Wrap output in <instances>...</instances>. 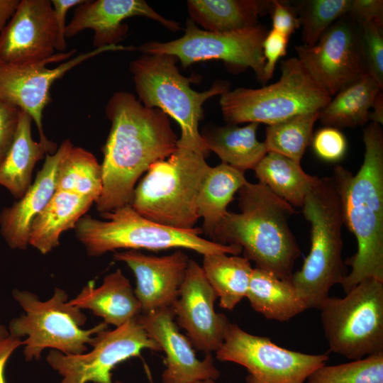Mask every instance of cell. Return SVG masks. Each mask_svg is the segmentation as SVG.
<instances>
[{
    "label": "cell",
    "instance_id": "obj_13",
    "mask_svg": "<svg viewBox=\"0 0 383 383\" xmlns=\"http://www.w3.org/2000/svg\"><path fill=\"white\" fill-rule=\"evenodd\" d=\"M138 316L114 330L99 333L88 353L65 355L51 350L46 360L62 376L60 383H122L112 378L111 371L118 364L140 356L144 349L161 351Z\"/></svg>",
    "mask_w": 383,
    "mask_h": 383
},
{
    "label": "cell",
    "instance_id": "obj_12",
    "mask_svg": "<svg viewBox=\"0 0 383 383\" xmlns=\"http://www.w3.org/2000/svg\"><path fill=\"white\" fill-rule=\"evenodd\" d=\"M216 356L220 361L245 367L247 383H305L311 373L328 360L327 354L288 350L232 323Z\"/></svg>",
    "mask_w": 383,
    "mask_h": 383
},
{
    "label": "cell",
    "instance_id": "obj_32",
    "mask_svg": "<svg viewBox=\"0 0 383 383\" xmlns=\"http://www.w3.org/2000/svg\"><path fill=\"white\" fill-rule=\"evenodd\" d=\"M102 190L101 165L91 152L73 145L58 165L55 191L89 197L96 204Z\"/></svg>",
    "mask_w": 383,
    "mask_h": 383
},
{
    "label": "cell",
    "instance_id": "obj_42",
    "mask_svg": "<svg viewBox=\"0 0 383 383\" xmlns=\"http://www.w3.org/2000/svg\"><path fill=\"white\" fill-rule=\"evenodd\" d=\"M84 0H52L54 17L57 27V42L55 50L64 52L67 49L65 30L66 16L68 11L82 4Z\"/></svg>",
    "mask_w": 383,
    "mask_h": 383
},
{
    "label": "cell",
    "instance_id": "obj_1",
    "mask_svg": "<svg viewBox=\"0 0 383 383\" xmlns=\"http://www.w3.org/2000/svg\"><path fill=\"white\" fill-rule=\"evenodd\" d=\"M105 113L111 126L103 148V190L96 203L100 213L131 205L140 177L154 162L169 157L178 137L167 115L148 108L130 92H115Z\"/></svg>",
    "mask_w": 383,
    "mask_h": 383
},
{
    "label": "cell",
    "instance_id": "obj_29",
    "mask_svg": "<svg viewBox=\"0 0 383 383\" xmlns=\"http://www.w3.org/2000/svg\"><path fill=\"white\" fill-rule=\"evenodd\" d=\"M253 170L259 183L294 208L303 206L319 180L305 172L301 162L273 152H268Z\"/></svg>",
    "mask_w": 383,
    "mask_h": 383
},
{
    "label": "cell",
    "instance_id": "obj_30",
    "mask_svg": "<svg viewBox=\"0 0 383 383\" xmlns=\"http://www.w3.org/2000/svg\"><path fill=\"white\" fill-rule=\"evenodd\" d=\"M382 90L366 74L338 92L320 111L318 119L324 126L338 129L362 126L369 120L372 104Z\"/></svg>",
    "mask_w": 383,
    "mask_h": 383
},
{
    "label": "cell",
    "instance_id": "obj_4",
    "mask_svg": "<svg viewBox=\"0 0 383 383\" xmlns=\"http://www.w3.org/2000/svg\"><path fill=\"white\" fill-rule=\"evenodd\" d=\"M301 209L311 226V248L291 282L308 309H319L331 288L340 284L346 275L342 259V206L332 177L319 178Z\"/></svg>",
    "mask_w": 383,
    "mask_h": 383
},
{
    "label": "cell",
    "instance_id": "obj_21",
    "mask_svg": "<svg viewBox=\"0 0 383 383\" xmlns=\"http://www.w3.org/2000/svg\"><path fill=\"white\" fill-rule=\"evenodd\" d=\"M72 146V142L66 139L55 152L47 154L42 168L25 194L11 206L1 210L0 232L11 249L28 248L32 222L55 192L58 165Z\"/></svg>",
    "mask_w": 383,
    "mask_h": 383
},
{
    "label": "cell",
    "instance_id": "obj_37",
    "mask_svg": "<svg viewBox=\"0 0 383 383\" xmlns=\"http://www.w3.org/2000/svg\"><path fill=\"white\" fill-rule=\"evenodd\" d=\"M314 153L321 160L335 162L347 151V140L340 129L324 126L313 135L311 142Z\"/></svg>",
    "mask_w": 383,
    "mask_h": 383
},
{
    "label": "cell",
    "instance_id": "obj_34",
    "mask_svg": "<svg viewBox=\"0 0 383 383\" xmlns=\"http://www.w3.org/2000/svg\"><path fill=\"white\" fill-rule=\"evenodd\" d=\"M350 0H305L294 6L302 28L304 45H315L337 20L347 15Z\"/></svg>",
    "mask_w": 383,
    "mask_h": 383
},
{
    "label": "cell",
    "instance_id": "obj_5",
    "mask_svg": "<svg viewBox=\"0 0 383 383\" xmlns=\"http://www.w3.org/2000/svg\"><path fill=\"white\" fill-rule=\"evenodd\" d=\"M104 220L83 216L74 231L78 240L89 256H99L118 249L162 250L184 248L202 255L225 253L238 255L242 248L221 244L201 236V228L181 230L150 221L135 211L131 205L100 213Z\"/></svg>",
    "mask_w": 383,
    "mask_h": 383
},
{
    "label": "cell",
    "instance_id": "obj_47",
    "mask_svg": "<svg viewBox=\"0 0 383 383\" xmlns=\"http://www.w3.org/2000/svg\"><path fill=\"white\" fill-rule=\"evenodd\" d=\"M194 383H214V380H213V379H205V380L197 381V382H195Z\"/></svg>",
    "mask_w": 383,
    "mask_h": 383
},
{
    "label": "cell",
    "instance_id": "obj_17",
    "mask_svg": "<svg viewBox=\"0 0 383 383\" xmlns=\"http://www.w3.org/2000/svg\"><path fill=\"white\" fill-rule=\"evenodd\" d=\"M218 298L198 263L189 260L179 296L172 306L177 324L187 332L193 347L206 353L216 352L231 323L215 311Z\"/></svg>",
    "mask_w": 383,
    "mask_h": 383
},
{
    "label": "cell",
    "instance_id": "obj_2",
    "mask_svg": "<svg viewBox=\"0 0 383 383\" xmlns=\"http://www.w3.org/2000/svg\"><path fill=\"white\" fill-rule=\"evenodd\" d=\"M365 155L355 174L340 165L332 178L342 206L344 225L355 235L357 250L345 262L351 271L340 283L345 293L360 282H383V132L371 122L363 130Z\"/></svg>",
    "mask_w": 383,
    "mask_h": 383
},
{
    "label": "cell",
    "instance_id": "obj_43",
    "mask_svg": "<svg viewBox=\"0 0 383 383\" xmlns=\"http://www.w3.org/2000/svg\"><path fill=\"white\" fill-rule=\"evenodd\" d=\"M21 345L23 340L11 335L0 337V383H6L5 367L10 356Z\"/></svg>",
    "mask_w": 383,
    "mask_h": 383
},
{
    "label": "cell",
    "instance_id": "obj_41",
    "mask_svg": "<svg viewBox=\"0 0 383 383\" xmlns=\"http://www.w3.org/2000/svg\"><path fill=\"white\" fill-rule=\"evenodd\" d=\"M273 30L288 37L300 28L297 13L294 6L284 1L273 0L271 11Z\"/></svg>",
    "mask_w": 383,
    "mask_h": 383
},
{
    "label": "cell",
    "instance_id": "obj_18",
    "mask_svg": "<svg viewBox=\"0 0 383 383\" xmlns=\"http://www.w3.org/2000/svg\"><path fill=\"white\" fill-rule=\"evenodd\" d=\"M138 318L166 355L162 383H194L215 380L219 377L211 353L206 354L203 360L197 359L191 342L179 332L174 321L172 307L140 313Z\"/></svg>",
    "mask_w": 383,
    "mask_h": 383
},
{
    "label": "cell",
    "instance_id": "obj_8",
    "mask_svg": "<svg viewBox=\"0 0 383 383\" xmlns=\"http://www.w3.org/2000/svg\"><path fill=\"white\" fill-rule=\"evenodd\" d=\"M13 299L25 313L13 318L9 327V334L23 340L26 361L38 360L45 348H52L65 355H79L87 352V345L93 346L96 335L107 330L101 322L89 329L82 327L87 316L82 309L70 304L67 294L55 288L52 297L40 301L28 291L13 289Z\"/></svg>",
    "mask_w": 383,
    "mask_h": 383
},
{
    "label": "cell",
    "instance_id": "obj_44",
    "mask_svg": "<svg viewBox=\"0 0 383 383\" xmlns=\"http://www.w3.org/2000/svg\"><path fill=\"white\" fill-rule=\"evenodd\" d=\"M20 0H0V32L14 13Z\"/></svg>",
    "mask_w": 383,
    "mask_h": 383
},
{
    "label": "cell",
    "instance_id": "obj_9",
    "mask_svg": "<svg viewBox=\"0 0 383 383\" xmlns=\"http://www.w3.org/2000/svg\"><path fill=\"white\" fill-rule=\"evenodd\" d=\"M279 79L260 89L237 88L221 95L224 120L267 126L296 115L320 111L331 96L318 85L297 57L281 61Z\"/></svg>",
    "mask_w": 383,
    "mask_h": 383
},
{
    "label": "cell",
    "instance_id": "obj_38",
    "mask_svg": "<svg viewBox=\"0 0 383 383\" xmlns=\"http://www.w3.org/2000/svg\"><path fill=\"white\" fill-rule=\"evenodd\" d=\"M20 113L18 108L0 101V165L14 140Z\"/></svg>",
    "mask_w": 383,
    "mask_h": 383
},
{
    "label": "cell",
    "instance_id": "obj_28",
    "mask_svg": "<svg viewBox=\"0 0 383 383\" xmlns=\"http://www.w3.org/2000/svg\"><path fill=\"white\" fill-rule=\"evenodd\" d=\"M244 173L224 163L209 168L199 189L197 211L203 218V233L211 238L235 194L248 182Z\"/></svg>",
    "mask_w": 383,
    "mask_h": 383
},
{
    "label": "cell",
    "instance_id": "obj_36",
    "mask_svg": "<svg viewBox=\"0 0 383 383\" xmlns=\"http://www.w3.org/2000/svg\"><path fill=\"white\" fill-rule=\"evenodd\" d=\"M360 27L366 72L383 88L382 26L369 23Z\"/></svg>",
    "mask_w": 383,
    "mask_h": 383
},
{
    "label": "cell",
    "instance_id": "obj_39",
    "mask_svg": "<svg viewBox=\"0 0 383 383\" xmlns=\"http://www.w3.org/2000/svg\"><path fill=\"white\" fill-rule=\"evenodd\" d=\"M289 38V37L273 29L267 32L262 43L266 82L273 76L277 61L286 55Z\"/></svg>",
    "mask_w": 383,
    "mask_h": 383
},
{
    "label": "cell",
    "instance_id": "obj_31",
    "mask_svg": "<svg viewBox=\"0 0 383 383\" xmlns=\"http://www.w3.org/2000/svg\"><path fill=\"white\" fill-rule=\"evenodd\" d=\"M201 268L219 298V306L232 310L246 297L253 268L246 257L225 253L204 255Z\"/></svg>",
    "mask_w": 383,
    "mask_h": 383
},
{
    "label": "cell",
    "instance_id": "obj_26",
    "mask_svg": "<svg viewBox=\"0 0 383 383\" xmlns=\"http://www.w3.org/2000/svg\"><path fill=\"white\" fill-rule=\"evenodd\" d=\"M246 298L270 320L287 321L308 309L290 279L257 267L252 270Z\"/></svg>",
    "mask_w": 383,
    "mask_h": 383
},
{
    "label": "cell",
    "instance_id": "obj_14",
    "mask_svg": "<svg viewBox=\"0 0 383 383\" xmlns=\"http://www.w3.org/2000/svg\"><path fill=\"white\" fill-rule=\"evenodd\" d=\"M131 50L121 45L94 49L74 56L76 49L55 53L40 63L16 66L0 62V101L18 108L28 113L35 123L40 141L48 145L43 131V115L50 101V89L54 82L79 64L107 51Z\"/></svg>",
    "mask_w": 383,
    "mask_h": 383
},
{
    "label": "cell",
    "instance_id": "obj_45",
    "mask_svg": "<svg viewBox=\"0 0 383 383\" xmlns=\"http://www.w3.org/2000/svg\"><path fill=\"white\" fill-rule=\"evenodd\" d=\"M369 120L380 126L383 123V94L382 91L378 93L372 104Z\"/></svg>",
    "mask_w": 383,
    "mask_h": 383
},
{
    "label": "cell",
    "instance_id": "obj_27",
    "mask_svg": "<svg viewBox=\"0 0 383 383\" xmlns=\"http://www.w3.org/2000/svg\"><path fill=\"white\" fill-rule=\"evenodd\" d=\"M257 123L238 127L217 126L201 134L208 150L215 152L221 163L242 172L254 170L267 153L264 142L257 138Z\"/></svg>",
    "mask_w": 383,
    "mask_h": 383
},
{
    "label": "cell",
    "instance_id": "obj_7",
    "mask_svg": "<svg viewBox=\"0 0 383 383\" xmlns=\"http://www.w3.org/2000/svg\"><path fill=\"white\" fill-rule=\"evenodd\" d=\"M177 62L178 59L170 55L143 54L130 63L129 70L140 102L146 107L161 110L179 125L181 136L177 145L206 157L209 151L199 131L203 104L209 98L227 91L228 84L220 81L206 91H194L190 84L198 77L182 75Z\"/></svg>",
    "mask_w": 383,
    "mask_h": 383
},
{
    "label": "cell",
    "instance_id": "obj_22",
    "mask_svg": "<svg viewBox=\"0 0 383 383\" xmlns=\"http://www.w3.org/2000/svg\"><path fill=\"white\" fill-rule=\"evenodd\" d=\"M80 309H89L107 325L119 327L141 313L140 304L130 281L121 270L106 275L101 286L90 281L78 295L69 300Z\"/></svg>",
    "mask_w": 383,
    "mask_h": 383
},
{
    "label": "cell",
    "instance_id": "obj_19",
    "mask_svg": "<svg viewBox=\"0 0 383 383\" xmlns=\"http://www.w3.org/2000/svg\"><path fill=\"white\" fill-rule=\"evenodd\" d=\"M113 259L126 263L136 279L135 294L141 313L172 307L179 296L189 263L181 250L169 255H147L135 250L117 252Z\"/></svg>",
    "mask_w": 383,
    "mask_h": 383
},
{
    "label": "cell",
    "instance_id": "obj_35",
    "mask_svg": "<svg viewBox=\"0 0 383 383\" xmlns=\"http://www.w3.org/2000/svg\"><path fill=\"white\" fill-rule=\"evenodd\" d=\"M306 383H383V352L352 362L316 369Z\"/></svg>",
    "mask_w": 383,
    "mask_h": 383
},
{
    "label": "cell",
    "instance_id": "obj_15",
    "mask_svg": "<svg viewBox=\"0 0 383 383\" xmlns=\"http://www.w3.org/2000/svg\"><path fill=\"white\" fill-rule=\"evenodd\" d=\"M297 58L331 96L366 74L360 27L347 15L332 24L311 46L296 45Z\"/></svg>",
    "mask_w": 383,
    "mask_h": 383
},
{
    "label": "cell",
    "instance_id": "obj_40",
    "mask_svg": "<svg viewBox=\"0 0 383 383\" xmlns=\"http://www.w3.org/2000/svg\"><path fill=\"white\" fill-rule=\"evenodd\" d=\"M347 16L357 26L369 23L383 26L382 0H350Z\"/></svg>",
    "mask_w": 383,
    "mask_h": 383
},
{
    "label": "cell",
    "instance_id": "obj_23",
    "mask_svg": "<svg viewBox=\"0 0 383 383\" xmlns=\"http://www.w3.org/2000/svg\"><path fill=\"white\" fill-rule=\"evenodd\" d=\"M33 120L21 110L18 125L12 145L0 165V187L6 188L13 197L21 199L32 184L36 163L47 154L57 150V145H48L33 138Z\"/></svg>",
    "mask_w": 383,
    "mask_h": 383
},
{
    "label": "cell",
    "instance_id": "obj_3",
    "mask_svg": "<svg viewBox=\"0 0 383 383\" xmlns=\"http://www.w3.org/2000/svg\"><path fill=\"white\" fill-rule=\"evenodd\" d=\"M238 192L240 212L228 211L213 241L237 245L255 267L291 280L301 254L287 221L294 208L259 182H248Z\"/></svg>",
    "mask_w": 383,
    "mask_h": 383
},
{
    "label": "cell",
    "instance_id": "obj_6",
    "mask_svg": "<svg viewBox=\"0 0 383 383\" xmlns=\"http://www.w3.org/2000/svg\"><path fill=\"white\" fill-rule=\"evenodd\" d=\"M206 156L177 145L167 159L152 164L137 183L131 206L143 217L165 226L192 230L199 216L197 198L210 167Z\"/></svg>",
    "mask_w": 383,
    "mask_h": 383
},
{
    "label": "cell",
    "instance_id": "obj_16",
    "mask_svg": "<svg viewBox=\"0 0 383 383\" xmlns=\"http://www.w3.org/2000/svg\"><path fill=\"white\" fill-rule=\"evenodd\" d=\"M57 27L51 1L20 0L0 32V62L34 65L55 54Z\"/></svg>",
    "mask_w": 383,
    "mask_h": 383
},
{
    "label": "cell",
    "instance_id": "obj_20",
    "mask_svg": "<svg viewBox=\"0 0 383 383\" xmlns=\"http://www.w3.org/2000/svg\"><path fill=\"white\" fill-rule=\"evenodd\" d=\"M133 16L151 18L172 32L181 29L177 22L160 16L143 0H84L74 7L73 16L66 26L65 38L91 29L94 49L118 45L128 30L122 22Z\"/></svg>",
    "mask_w": 383,
    "mask_h": 383
},
{
    "label": "cell",
    "instance_id": "obj_46",
    "mask_svg": "<svg viewBox=\"0 0 383 383\" xmlns=\"http://www.w3.org/2000/svg\"><path fill=\"white\" fill-rule=\"evenodd\" d=\"M9 335L6 327L0 323V337H4Z\"/></svg>",
    "mask_w": 383,
    "mask_h": 383
},
{
    "label": "cell",
    "instance_id": "obj_24",
    "mask_svg": "<svg viewBox=\"0 0 383 383\" xmlns=\"http://www.w3.org/2000/svg\"><path fill=\"white\" fill-rule=\"evenodd\" d=\"M94 203L89 197L55 191L32 222L29 245L43 255L50 252L59 245L62 233L74 228Z\"/></svg>",
    "mask_w": 383,
    "mask_h": 383
},
{
    "label": "cell",
    "instance_id": "obj_10",
    "mask_svg": "<svg viewBox=\"0 0 383 383\" xmlns=\"http://www.w3.org/2000/svg\"><path fill=\"white\" fill-rule=\"evenodd\" d=\"M319 310L331 352L352 360L383 352V282L366 279Z\"/></svg>",
    "mask_w": 383,
    "mask_h": 383
},
{
    "label": "cell",
    "instance_id": "obj_11",
    "mask_svg": "<svg viewBox=\"0 0 383 383\" xmlns=\"http://www.w3.org/2000/svg\"><path fill=\"white\" fill-rule=\"evenodd\" d=\"M267 32L266 28L258 24L228 32H211L201 29L188 19L181 38L164 43H145L138 49L143 54L175 56L184 68L194 62L211 60L223 61L232 70L251 68L265 84L262 43Z\"/></svg>",
    "mask_w": 383,
    "mask_h": 383
},
{
    "label": "cell",
    "instance_id": "obj_33",
    "mask_svg": "<svg viewBox=\"0 0 383 383\" xmlns=\"http://www.w3.org/2000/svg\"><path fill=\"white\" fill-rule=\"evenodd\" d=\"M319 112L303 113L267 126L264 141L267 152H273L301 162L311 144Z\"/></svg>",
    "mask_w": 383,
    "mask_h": 383
},
{
    "label": "cell",
    "instance_id": "obj_25",
    "mask_svg": "<svg viewBox=\"0 0 383 383\" xmlns=\"http://www.w3.org/2000/svg\"><path fill=\"white\" fill-rule=\"evenodd\" d=\"M273 0H189L191 20L211 32H228L257 25L258 17L271 12Z\"/></svg>",
    "mask_w": 383,
    "mask_h": 383
}]
</instances>
